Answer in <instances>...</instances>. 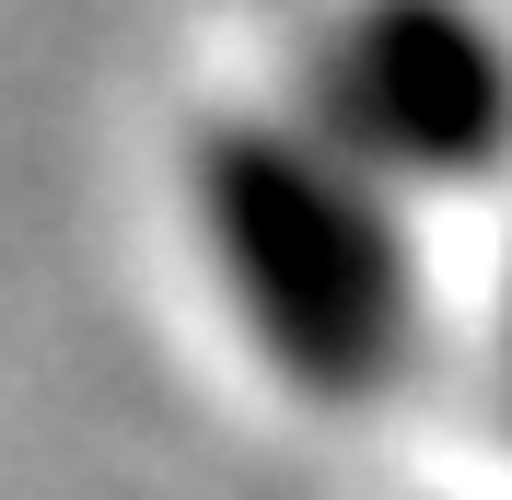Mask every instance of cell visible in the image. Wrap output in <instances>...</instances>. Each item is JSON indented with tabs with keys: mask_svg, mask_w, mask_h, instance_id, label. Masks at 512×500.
Instances as JSON below:
<instances>
[{
	"mask_svg": "<svg viewBox=\"0 0 512 500\" xmlns=\"http://www.w3.org/2000/svg\"><path fill=\"white\" fill-rule=\"evenodd\" d=\"M198 233L222 256V291L268 373L315 407H361L408 361V233L361 187L338 140H303L280 117H233L198 140Z\"/></svg>",
	"mask_w": 512,
	"mask_h": 500,
	"instance_id": "obj_1",
	"label": "cell"
},
{
	"mask_svg": "<svg viewBox=\"0 0 512 500\" xmlns=\"http://www.w3.org/2000/svg\"><path fill=\"white\" fill-rule=\"evenodd\" d=\"M326 128L350 163L478 175L512 152V59L466 0H361L326 35Z\"/></svg>",
	"mask_w": 512,
	"mask_h": 500,
	"instance_id": "obj_2",
	"label": "cell"
}]
</instances>
